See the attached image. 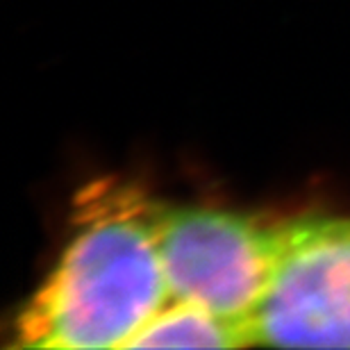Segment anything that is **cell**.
<instances>
[{
	"mask_svg": "<svg viewBox=\"0 0 350 350\" xmlns=\"http://www.w3.org/2000/svg\"><path fill=\"white\" fill-rule=\"evenodd\" d=\"M155 228L171 298L250 330L275 266L280 223L232 209L157 202Z\"/></svg>",
	"mask_w": 350,
	"mask_h": 350,
	"instance_id": "7a4b0ae2",
	"label": "cell"
},
{
	"mask_svg": "<svg viewBox=\"0 0 350 350\" xmlns=\"http://www.w3.org/2000/svg\"><path fill=\"white\" fill-rule=\"evenodd\" d=\"M250 332L255 346L350 348V219L280 223L275 266Z\"/></svg>",
	"mask_w": 350,
	"mask_h": 350,
	"instance_id": "3957f363",
	"label": "cell"
},
{
	"mask_svg": "<svg viewBox=\"0 0 350 350\" xmlns=\"http://www.w3.org/2000/svg\"><path fill=\"white\" fill-rule=\"evenodd\" d=\"M157 202L100 178L75 198V232L14 321L16 348H128L171 300L157 248Z\"/></svg>",
	"mask_w": 350,
	"mask_h": 350,
	"instance_id": "6da1fadb",
	"label": "cell"
},
{
	"mask_svg": "<svg viewBox=\"0 0 350 350\" xmlns=\"http://www.w3.org/2000/svg\"><path fill=\"white\" fill-rule=\"evenodd\" d=\"M253 346L248 327L209 312L189 300L171 298L135 337L128 348H241Z\"/></svg>",
	"mask_w": 350,
	"mask_h": 350,
	"instance_id": "277c9868",
	"label": "cell"
}]
</instances>
